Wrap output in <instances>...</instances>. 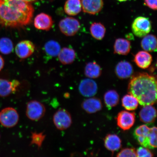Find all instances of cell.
<instances>
[{
	"mask_svg": "<svg viewBox=\"0 0 157 157\" xmlns=\"http://www.w3.org/2000/svg\"><path fill=\"white\" fill-rule=\"evenodd\" d=\"M13 50V44L11 39L7 38L0 39V52L4 54H9Z\"/></svg>",
	"mask_w": 157,
	"mask_h": 157,
	"instance_id": "obj_28",
	"label": "cell"
},
{
	"mask_svg": "<svg viewBox=\"0 0 157 157\" xmlns=\"http://www.w3.org/2000/svg\"><path fill=\"white\" fill-rule=\"evenodd\" d=\"M101 74V67L95 62L88 63L84 68V74L86 76L90 78H99Z\"/></svg>",
	"mask_w": 157,
	"mask_h": 157,
	"instance_id": "obj_23",
	"label": "cell"
},
{
	"mask_svg": "<svg viewBox=\"0 0 157 157\" xmlns=\"http://www.w3.org/2000/svg\"><path fill=\"white\" fill-rule=\"evenodd\" d=\"M46 137V135L43 132H33L31 136V144H35L39 148L42 146Z\"/></svg>",
	"mask_w": 157,
	"mask_h": 157,
	"instance_id": "obj_29",
	"label": "cell"
},
{
	"mask_svg": "<svg viewBox=\"0 0 157 157\" xmlns=\"http://www.w3.org/2000/svg\"><path fill=\"white\" fill-rule=\"evenodd\" d=\"M104 141L105 148L112 152L118 150L121 147V139L117 135L108 134L105 136Z\"/></svg>",
	"mask_w": 157,
	"mask_h": 157,
	"instance_id": "obj_18",
	"label": "cell"
},
{
	"mask_svg": "<svg viewBox=\"0 0 157 157\" xmlns=\"http://www.w3.org/2000/svg\"><path fill=\"white\" fill-rule=\"evenodd\" d=\"M152 61V57L148 52L140 51L135 55L134 62L139 67L146 69L150 67Z\"/></svg>",
	"mask_w": 157,
	"mask_h": 157,
	"instance_id": "obj_16",
	"label": "cell"
},
{
	"mask_svg": "<svg viewBox=\"0 0 157 157\" xmlns=\"http://www.w3.org/2000/svg\"><path fill=\"white\" fill-rule=\"evenodd\" d=\"M117 123L118 126L123 130H128L133 126L135 121L134 113L123 111L117 115Z\"/></svg>",
	"mask_w": 157,
	"mask_h": 157,
	"instance_id": "obj_8",
	"label": "cell"
},
{
	"mask_svg": "<svg viewBox=\"0 0 157 157\" xmlns=\"http://www.w3.org/2000/svg\"><path fill=\"white\" fill-rule=\"evenodd\" d=\"M117 1H118L120 2H124L128 1V0H117Z\"/></svg>",
	"mask_w": 157,
	"mask_h": 157,
	"instance_id": "obj_37",
	"label": "cell"
},
{
	"mask_svg": "<svg viewBox=\"0 0 157 157\" xmlns=\"http://www.w3.org/2000/svg\"><path fill=\"white\" fill-rule=\"evenodd\" d=\"M59 26L63 34L67 36H71L78 33L80 25L77 19L74 17H67L60 21Z\"/></svg>",
	"mask_w": 157,
	"mask_h": 157,
	"instance_id": "obj_7",
	"label": "cell"
},
{
	"mask_svg": "<svg viewBox=\"0 0 157 157\" xmlns=\"http://www.w3.org/2000/svg\"><path fill=\"white\" fill-rule=\"evenodd\" d=\"M90 31L92 36L98 40H102L106 32L105 26L99 22L93 23L90 26Z\"/></svg>",
	"mask_w": 157,
	"mask_h": 157,
	"instance_id": "obj_25",
	"label": "cell"
},
{
	"mask_svg": "<svg viewBox=\"0 0 157 157\" xmlns=\"http://www.w3.org/2000/svg\"><path fill=\"white\" fill-rule=\"evenodd\" d=\"M82 8L80 0H67L64 6L65 13L71 16L78 14L81 11Z\"/></svg>",
	"mask_w": 157,
	"mask_h": 157,
	"instance_id": "obj_22",
	"label": "cell"
},
{
	"mask_svg": "<svg viewBox=\"0 0 157 157\" xmlns=\"http://www.w3.org/2000/svg\"><path fill=\"white\" fill-rule=\"evenodd\" d=\"M150 135H149V144L150 149L156 148L157 147V128L154 127L151 128Z\"/></svg>",
	"mask_w": 157,
	"mask_h": 157,
	"instance_id": "obj_31",
	"label": "cell"
},
{
	"mask_svg": "<svg viewBox=\"0 0 157 157\" xmlns=\"http://www.w3.org/2000/svg\"><path fill=\"white\" fill-rule=\"evenodd\" d=\"M128 91L141 105H154L157 101L156 78L145 72L135 74L129 81Z\"/></svg>",
	"mask_w": 157,
	"mask_h": 157,
	"instance_id": "obj_2",
	"label": "cell"
},
{
	"mask_svg": "<svg viewBox=\"0 0 157 157\" xmlns=\"http://www.w3.org/2000/svg\"><path fill=\"white\" fill-rule=\"evenodd\" d=\"M156 115V109L152 105L144 106L139 113L140 120L146 124L154 123L155 120Z\"/></svg>",
	"mask_w": 157,
	"mask_h": 157,
	"instance_id": "obj_15",
	"label": "cell"
},
{
	"mask_svg": "<svg viewBox=\"0 0 157 157\" xmlns=\"http://www.w3.org/2000/svg\"><path fill=\"white\" fill-rule=\"evenodd\" d=\"M113 48L115 54L126 56L130 52L131 43L126 39H117L115 41Z\"/></svg>",
	"mask_w": 157,
	"mask_h": 157,
	"instance_id": "obj_19",
	"label": "cell"
},
{
	"mask_svg": "<svg viewBox=\"0 0 157 157\" xmlns=\"http://www.w3.org/2000/svg\"><path fill=\"white\" fill-rule=\"evenodd\" d=\"M157 39L155 35H147L143 37L141 42L142 48L147 52H156L157 51Z\"/></svg>",
	"mask_w": 157,
	"mask_h": 157,
	"instance_id": "obj_21",
	"label": "cell"
},
{
	"mask_svg": "<svg viewBox=\"0 0 157 157\" xmlns=\"http://www.w3.org/2000/svg\"><path fill=\"white\" fill-rule=\"evenodd\" d=\"M137 157H152L154 156L153 153L146 147H139L136 151Z\"/></svg>",
	"mask_w": 157,
	"mask_h": 157,
	"instance_id": "obj_33",
	"label": "cell"
},
{
	"mask_svg": "<svg viewBox=\"0 0 157 157\" xmlns=\"http://www.w3.org/2000/svg\"><path fill=\"white\" fill-rule=\"evenodd\" d=\"M46 111L44 104L36 100L30 101L27 104L26 115L31 121H38L42 119Z\"/></svg>",
	"mask_w": 157,
	"mask_h": 157,
	"instance_id": "obj_4",
	"label": "cell"
},
{
	"mask_svg": "<svg viewBox=\"0 0 157 157\" xmlns=\"http://www.w3.org/2000/svg\"><path fill=\"white\" fill-rule=\"evenodd\" d=\"M78 90L80 93L84 97H92L97 93V84L93 80L86 78L80 82L78 86Z\"/></svg>",
	"mask_w": 157,
	"mask_h": 157,
	"instance_id": "obj_10",
	"label": "cell"
},
{
	"mask_svg": "<svg viewBox=\"0 0 157 157\" xmlns=\"http://www.w3.org/2000/svg\"><path fill=\"white\" fill-rule=\"evenodd\" d=\"M145 5L154 10L157 9V0H144Z\"/></svg>",
	"mask_w": 157,
	"mask_h": 157,
	"instance_id": "obj_34",
	"label": "cell"
},
{
	"mask_svg": "<svg viewBox=\"0 0 157 157\" xmlns=\"http://www.w3.org/2000/svg\"><path fill=\"white\" fill-rule=\"evenodd\" d=\"M82 107L88 113H93L101 110L102 108V105L100 99L97 98H92L84 100L82 103Z\"/></svg>",
	"mask_w": 157,
	"mask_h": 157,
	"instance_id": "obj_17",
	"label": "cell"
},
{
	"mask_svg": "<svg viewBox=\"0 0 157 157\" xmlns=\"http://www.w3.org/2000/svg\"><path fill=\"white\" fill-rule=\"evenodd\" d=\"M53 24L52 17L48 14L41 13L35 17L34 20V26L40 30L48 31L52 28Z\"/></svg>",
	"mask_w": 157,
	"mask_h": 157,
	"instance_id": "obj_12",
	"label": "cell"
},
{
	"mask_svg": "<svg viewBox=\"0 0 157 157\" xmlns=\"http://www.w3.org/2000/svg\"><path fill=\"white\" fill-rule=\"evenodd\" d=\"M115 71L117 76L121 79H126L130 77L133 73V67L130 63L121 61L117 64Z\"/></svg>",
	"mask_w": 157,
	"mask_h": 157,
	"instance_id": "obj_14",
	"label": "cell"
},
{
	"mask_svg": "<svg viewBox=\"0 0 157 157\" xmlns=\"http://www.w3.org/2000/svg\"><path fill=\"white\" fill-rule=\"evenodd\" d=\"M34 9L31 4L22 0H0V25L17 27L30 23Z\"/></svg>",
	"mask_w": 157,
	"mask_h": 157,
	"instance_id": "obj_1",
	"label": "cell"
},
{
	"mask_svg": "<svg viewBox=\"0 0 157 157\" xmlns=\"http://www.w3.org/2000/svg\"><path fill=\"white\" fill-rule=\"evenodd\" d=\"M22 1L28 2H30L34 1H35V0H22Z\"/></svg>",
	"mask_w": 157,
	"mask_h": 157,
	"instance_id": "obj_36",
	"label": "cell"
},
{
	"mask_svg": "<svg viewBox=\"0 0 157 157\" xmlns=\"http://www.w3.org/2000/svg\"><path fill=\"white\" fill-rule=\"evenodd\" d=\"M53 121L56 128L61 131L68 128L72 123L71 115L64 109H59L55 113Z\"/></svg>",
	"mask_w": 157,
	"mask_h": 157,
	"instance_id": "obj_5",
	"label": "cell"
},
{
	"mask_svg": "<svg viewBox=\"0 0 157 157\" xmlns=\"http://www.w3.org/2000/svg\"><path fill=\"white\" fill-rule=\"evenodd\" d=\"M4 66V60L3 58L0 56V71H1V70L2 69Z\"/></svg>",
	"mask_w": 157,
	"mask_h": 157,
	"instance_id": "obj_35",
	"label": "cell"
},
{
	"mask_svg": "<svg viewBox=\"0 0 157 157\" xmlns=\"http://www.w3.org/2000/svg\"><path fill=\"white\" fill-rule=\"evenodd\" d=\"M123 106L128 111H133L137 109L139 102L136 98L130 94L124 96L122 98Z\"/></svg>",
	"mask_w": 157,
	"mask_h": 157,
	"instance_id": "obj_26",
	"label": "cell"
},
{
	"mask_svg": "<svg viewBox=\"0 0 157 157\" xmlns=\"http://www.w3.org/2000/svg\"><path fill=\"white\" fill-rule=\"evenodd\" d=\"M59 60L62 64H71L75 60L76 54L74 49L69 48H64L60 50L58 55Z\"/></svg>",
	"mask_w": 157,
	"mask_h": 157,
	"instance_id": "obj_20",
	"label": "cell"
},
{
	"mask_svg": "<svg viewBox=\"0 0 157 157\" xmlns=\"http://www.w3.org/2000/svg\"><path fill=\"white\" fill-rule=\"evenodd\" d=\"M20 84L19 82L17 80L10 81L0 78V97H5L10 95L16 91Z\"/></svg>",
	"mask_w": 157,
	"mask_h": 157,
	"instance_id": "obj_13",
	"label": "cell"
},
{
	"mask_svg": "<svg viewBox=\"0 0 157 157\" xmlns=\"http://www.w3.org/2000/svg\"><path fill=\"white\" fill-rule=\"evenodd\" d=\"M103 0H82V7L84 13L95 15L101 11L103 7Z\"/></svg>",
	"mask_w": 157,
	"mask_h": 157,
	"instance_id": "obj_11",
	"label": "cell"
},
{
	"mask_svg": "<svg viewBox=\"0 0 157 157\" xmlns=\"http://www.w3.org/2000/svg\"><path fill=\"white\" fill-rule=\"evenodd\" d=\"M104 99L106 106L110 109L118 105L119 102V96L115 90H110L105 93Z\"/></svg>",
	"mask_w": 157,
	"mask_h": 157,
	"instance_id": "obj_24",
	"label": "cell"
},
{
	"mask_svg": "<svg viewBox=\"0 0 157 157\" xmlns=\"http://www.w3.org/2000/svg\"><path fill=\"white\" fill-rule=\"evenodd\" d=\"M34 44L31 41L24 40L21 41L16 46V54L18 57L25 59L29 57L34 52Z\"/></svg>",
	"mask_w": 157,
	"mask_h": 157,
	"instance_id": "obj_9",
	"label": "cell"
},
{
	"mask_svg": "<svg viewBox=\"0 0 157 157\" xmlns=\"http://www.w3.org/2000/svg\"><path fill=\"white\" fill-rule=\"evenodd\" d=\"M151 129L146 125H143L137 127L134 132L135 137L142 136H147L150 134Z\"/></svg>",
	"mask_w": 157,
	"mask_h": 157,
	"instance_id": "obj_30",
	"label": "cell"
},
{
	"mask_svg": "<svg viewBox=\"0 0 157 157\" xmlns=\"http://www.w3.org/2000/svg\"><path fill=\"white\" fill-rule=\"evenodd\" d=\"M152 28L151 23L148 18L139 17L134 20L132 25V30L135 36L142 38L150 33Z\"/></svg>",
	"mask_w": 157,
	"mask_h": 157,
	"instance_id": "obj_3",
	"label": "cell"
},
{
	"mask_svg": "<svg viewBox=\"0 0 157 157\" xmlns=\"http://www.w3.org/2000/svg\"><path fill=\"white\" fill-rule=\"evenodd\" d=\"M118 157H137L136 151L133 148H125L122 149L117 155Z\"/></svg>",
	"mask_w": 157,
	"mask_h": 157,
	"instance_id": "obj_32",
	"label": "cell"
},
{
	"mask_svg": "<svg viewBox=\"0 0 157 157\" xmlns=\"http://www.w3.org/2000/svg\"><path fill=\"white\" fill-rule=\"evenodd\" d=\"M44 50L47 55L51 57L58 56L61 50L59 44L56 41L50 40L44 45Z\"/></svg>",
	"mask_w": 157,
	"mask_h": 157,
	"instance_id": "obj_27",
	"label": "cell"
},
{
	"mask_svg": "<svg viewBox=\"0 0 157 157\" xmlns=\"http://www.w3.org/2000/svg\"><path fill=\"white\" fill-rule=\"evenodd\" d=\"M19 121L16 110L12 107L5 108L0 113V123L3 126L11 128L15 126Z\"/></svg>",
	"mask_w": 157,
	"mask_h": 157,
	"instance_id": "obj_6",
	"label": "cell"
}]
</instances>
